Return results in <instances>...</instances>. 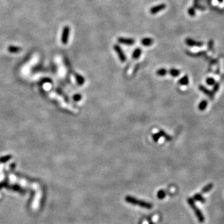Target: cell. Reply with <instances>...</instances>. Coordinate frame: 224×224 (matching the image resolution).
Segmentation results:
<instances>
[{"label": "cell", "mask_w": 224, "mask_h": 224, "mask_svg": "<svg viewBox=\"0 0 224 224\" xmlns=\"http://www.w3.org/2000/svg\"><path fill=\"white\" fill-rule=\"evenodd\" d=\"M193 199L194 200V201H199L202 203L205 202V201H206L205 199L204 198L201 194H195V195H194Z\"/></svg>", "instance_id": "13"}, {"label": "cell", "mask_w": 224, "mask_h": 224, "mask_svg": "<svg viewBox=\"0 0 224 224\" xmlns=\"http://www.w3.org/2000/svg\"><path fill=\"white\" fill-rule=\"evenodd\" d=\"M169 74L172 77H178V76L180 75V71H179L178 69H176V68H171V69L169 70Z\"/></svg>", "instance_id": "15"}, {"label": "cell", "mask_w": 224, "mask_h": 224, "mask_svg": "<svg viewBox=\"0 0 224 224\" xmlns=\"http://www.w3.org/2000/svg\"><path fill=\"white\" fill-rule=\"evenodd\" d=\"M207 105H208L207 101L205 100H203L201 101V102H200V104H199V106H198L199 110L200 111H204V110H205V108H207Z\"/></svg>", "instance_id": "9"}, {"label": "cell", "mask_w": 224, "mask_h": 224, "mask_svg": "<svg viewBox=\"0 0 224 224\" xmlns=\"http://www.w3.org/2000/svg\"><path fill=\"white\" fill-rule=\"evenodd\" d=\"M213 187V185L212 183H209L202 188V189L201 191V192L202 193H207V192H209V191L212 190Z\"/></svg>", "instance_id": "14"}, {"label": "cell", "mask_w": 224, "mask_h": 224, "mask_svg": "<svg viewBox=\"0 0 224 224\" xmlns=\"http://www.w3.org/2000/svg\"><path fill=\"white\" fill-rule=\"evenodd\" d=\"M188 14L190 15L191 16L193 17L195 15V10L194 9V7H189L187 10Z\"/></svg>", "instance_id": "20"}, {"label": "cell", "mask_w": 224, "mask_h": 224, "mask_svg": "<svg viewBox=\"0 0 224 224\" xmlns=\"http://www.w3.org/2000/svg\"><path fill=\"white\" fill-rule=\"evenodd\" d=\"M187 202L188 204H189V205L191 206V208L192 209V210H194V212H195V216H196L199 222H201V223L204 222V221H205V217H204V216H203L201 210H200L199 209H198V207L195 205V202H194V200L193 199V198H188Z\"/></svg>", "instance_id": "1"}, {"label": "cell", "mask_w": 224, "mask_h": 224, "mask_svg": "<svg viewBox=\"0 0 224 224\" xmlns=\"http://www.w3.org/2000/svg\"><path fill=\"white\" fill-rule=\"evenodd\" d=\"M68 34H69V28L68 27H65L64 28L63 37H62V41H63L64 43H67V40H68Z\"/></svg>", "instance_id": "12"}, {"label": "cell", "mask_w": 224, "mask_h": 224, "mask_svg": "<svg viewBox=\"0 0 224 224\" xmlns=\"http://www.w3.org/2000/svg\"><path fill=\"white\" fill-rule=\"evenodd\" d=\"M125 201L128 203L132 204L134 205H138L140 201L137 199L136 198H134L132 196H130V195H127L125 197Z\"/></svg>", "instance_id": "7"}, {"label": "cell", "mask_w": 224, "mask_h": 224, "mask_svg": "<svg viewBox=\"0 0 224 224\" xmlns=\"http://www.w3.org/2000/svg\"><path fill=\"white\" fill-rule=\"evenodd\" d=\"M150 224H154V223H153V222H150Z\"/></svg>", "instance_id": "23"}, {"label": "cell", "mask_w": 224, "mask_h": 224, "mask_svg": "<svg viewBox=\"0 0 224 224\" xmlns=\"http://www.w3.org/2000/svg\"><path fill=\"white\" fill-rule=\"evenodd\" d=\"M167 73H168V71H167V70L164 68H159V69H158V71H156V74L158 75V76H161V77L165 76L167 74Z\"/></svg>", "instance_id": "16"}, {"label": "cell", "mask_w": 224, "mask_h": 224, "mask_svg": "<svg viewBox=\"0 0 224 224\" xmlns=\"http://www.w3.org/2000/svg\"><path fill=\"white\" fill-rule=\"evenodd\" d=\"M199 90L201 91L202 93L205 94V95H207V97H209V98L213 99V97H214V93H213L212 91L210 90L207 89L205 87L202 85H200L199 86Z\"/></svg>", "instance_id": "5"}, {"label": "cell", "mask_w": 224, "mask_h": 224, "mask_svg": "<svg viewBox=\"0 0 224 224\" xmlns=\"http://www.w3.org/2000/svg\"><path fill=\"white\" fill-rule=\"evenodd\" d=\"M166 7V4H158V5L152 7L150 9V13L152 14H156V13H159V12H160L161 11H162V10H164V9Z\"/></svg>", "instance_id": "4"}, {"label": "cell", "mask_w": 224, "mask_h": 224, "mask_svg": "<svg viewBox=\"0 0 224 224\" xmlns=\"http://www.w3.org/2000/svg\"><path fill=\"white\" fill-rule=\"evenodd\" d=\"M152 137H153V140L155 142H157L158 141V140H159V138L161 137V134L160 133H156V134H153V136H152Z\"/></svg>", "instance_id": "21"}, {"label": "cell", "mask_w": 224, "mask_h": 224, "mask_svg": "<svg viewBox=\"0 0 224 224\" xmlns=\"http://www.w3.org/2000/svg\"><path fill=\"white\" fill-rule=\"evenodd\" d=\"M154 41L152 38L150 37H144L141 39V44L144 46H150L153 44Z\"/></svg>", "instance_id": "8"}, {"label": "cell", "mask_w": 224, "mask_h": 224, "mask_svg": "<svg viewBox=\"0 0 224 224\" xmlns=\"http://www.w3.org/2000/svg\"><path fill=\"white\" fill-rule=\"evenodd\" d=\"M166 193L165 191L164 190L159 191L157 193V197L159 199H163L166 197Z\"/></svg>", "instance_id": "17"}, {"label": "cell", "mask_w": 224, "mask_h": 224, "mask_svg": "<svg viewBox=\"0 0 224 224\" xmlns=\"http://www.w3.org/2000/svg\"><path fill=\"white\" fill-rule=\"evenodd\" d=\"M185 42L187 46L191 47H202L204 45V43L201 41H197L192 39L191 38H187L185 40Z\"/></svg>", "instance_id": "3"}, {"label": "cell", "mask_w": 224, "mask_h": 224, "mask_svg": "<svg viewBox=\"0 0 224 224\" xmlns=\"http://www.w3.org/2000/svg\"><path fill=\"white\" fill-rule=\"evenodd\" d=\"M113 49H114L115 51L116 52L118 56L119 60L122 62H125L126 61V57L125 56V53H124L122 49L121 48V47L118 46V44L114 45L113 46Z\"/></svg>", "instance_id": "2"}, {"label": "cell", "mask_w": 224, "mask_h": 224, "mask_svg": "<svg viewBox=\"0 0 224 224\" xmlns=\"http://www.w3.org/2000/svg\"><path fill=\"white\" fill-rule=\"evenodd\" d=\"M206 83L209 85H213L216 83V80L212 77H208V78L206 79Z\"/></svg>", "instance_id": "18"}, {"label": "cell", "mask_w": 224, "mask_h": 224, "mask_svg": "<svg viewBox=\"0 0 224 224\" xmlns=\"http://www.w3.org/2000/svg\"><path fill=\"white\" fill-rule=\"evenodd\" d=\"M189 77L187 75H185L184 77H182L181 79H180V80H179L178 83L180 85H187L189 83Z\"/></svg>", "instance_id": "11"}, {"label": "cell", "mask_w": 224, "mask_h": 224, "mask_svg": "<svg viewBox=\"0 0 224 224\" xmlns=\"http://www.w3.org/2000/svg\"><path fill=\"white\" fill-rule=\"evenodd\" d=\"M219 3H222L223 1V0H217Z\"/></svg>", "instance_id": "22"}, {"label": "cell", "mask_w": 224, "mask_h": 224, "mask_svg": "<svg viewBox=\"0 0 224 224\" xmlns=\"http://www.w3.org/2000/svg\"><path fill=\"white\" fill-rule=\"evenodd\" d=\"M118 42L121 44L131 46L135 42V41L132 38H126V37H119L118 38Z\"/></svg>", "instance_id": "6"}, {"label": "cell", "mask_w": 224, "mask_h": 224, "mask_svg": "<svg viewBox=\"0 0 224 224\" xmlns=\"http://www.w3.org/2000/svg\"><path fill=\"white\" fill-rule=\"evenodd\" d=\"M219 89H220V83H218V82H216L215 84L213 85V87L212 90V92H213V93L217 92Z\"/></svg>", "instance_id": "19"}, {"label": "cell", "mask_w": 224, "mask_h": 224, "mask_svg": "<svg viewBox=\"0 0 224 224\" xmlns=\"http://www.w3.org/2000/svg\"><path fill=\"white\" fill-rule=\"evenodd\" d=\"M142 53V50L141 48H136L133 52L132 57L134 59H137L140 57Z\"/></svg>", "instance_id": "10"}]
</instances>
